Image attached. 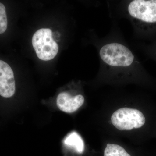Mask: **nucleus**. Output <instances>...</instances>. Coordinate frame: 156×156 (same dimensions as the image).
<instances>
[{"label": "nucleus", "mask_w": 156, "mask_h": 156, "mask_svg": "<svg viewBox=\"0 0 156 156\" xmlns=\"http://www.w3.org/2000/svg\"><path fill=\"white\" fill-rule=\"evenodd\" d=\"M91 44L96 48L99 67L98 76L111 80L150 81L149 75L129 44L117 21H112L108 33L98 36L94 30L90 33Z\"/></svg>", "instance_id": "f257e3e1"}, {"label": "nucleus", "mask_w": 156, "mask_h": 156, "mask_svg": "<svg viewBox=\"0 0 156 156\" xmlns=\"http://www.w3.org/2000/svg\"><path fill=\"white\" fill-rule=\"evenodd\" d=\"M112 21L130 22L133 37L140 42L156 40V0H115L106 2Z\"/></svg>", "instance_id": "f03ea898"}, {"label": "nucleus", "mask_w": 156, "mask_h": 156, "mask_svg": "<svg viewBox=\"0 0 156 156\" xmlns=\"http://www.w3.org/2000/svg\"><path fill=\"white\" fill-rule=\"evenodd\" d=\"M32 43L37 56L41 60H51L58 53V46L53 38L50 29L42 28L37 30L33 36Z\"/></svg>", "instance_id": "7ed1b4c3"}, {"label": "nucleus", "mask_w": 156, "mask_h": 156, "mask_svg": "<svg viewBox=\"0 0 156 156\" xmlns=\"http://www.w3.org/2000/svg\"><path fill=\"white\" fill-rule=\"evenodd\" d=\"M112 124L121 131L139 128L145 124V117L139 110L122 108L117 110L111 117Z\"/></svg>", "instance_id": "20e7f679"}, {"label": "nucleus", "mask_w": 156, "mask_h": 156, "mask_svg": "<svg viewBox=\"0 0 156 156\" xmlns=\"http://www.w3.org/2000/svg\"><path fill=\"white\" fill-rule=\"evenodd\" d=\"M15 82L12 69L8 63L0 60V95L10 98L15 92Z\"/></svg>", "instance_id": "39448f33"}, {"label": "nucleus", "mask_w": 156, "mask_h": 156, "mask_svg": "<svg viewBox=\"0 0 156 156\" xmlns=\"http://www.w3.org/2000/svg\"><path fill=\"white\" fill-rule=\"evenodd\" d=\"M84 101L85 98L81 94L73 95L68 92H63L57 96L56 104L62 111L72 113L80 108Z\"/></svg>", "instance_id": "423d86ee"}, {"label": "nucleus", "mask_w": 156, "mask_h": 156, "mask_svg": "<svg viewBox=\"0 0 156 156\" xmlns=\"http://www.w3.org/2000/svg\"><path fill=\"white\" fill-rule=\"evenodd\" d=\"M133 46L137 50L156 62V40L150 43L136 41L133 43Z\"/></svg>", "instance_id": "0eeeda50"}, {"label": "nucleus", "mask_w": 156, "mask_h": 156, "mask_svg": "<svg viewBox=\"0 0 156 156\" xmlns=\"http://www.w3.org/2000/svg\"><path fill=\"white\" fill-rule=\"evenodd\" d=\"M64 143L66 145L74 149L78 153L81 154L84 151L83 140L75 131H73L69 134L64 140Z\"/></svg>", "instance_id": "6e6552de"}, {"label": "nucleus", "mask_w": 156, "mask_h": 156, "mask_svg": "<svg viewBox=\"0 0 156 156\" xmlns=\"http://www.w3.org/2000/svg\"><path fill=\"white\" fill-rule=\"evenodd\" d=\"M104 156H131L121 146L108 144Z\"/></svg>", "instance_id": "1a4fd4ad"}, {"label": "nucleus", "mask_w": 156, "mask_h": 156, "mask_svg": "<svg viewBox=\"0 0 156 156\" xmlns=\"http://www.w3.org/2000/svg\"><path fill=\"white\" fill-rule=\"evenodd\" d=\"M8 27V19L5 5L0 3V34L5 33Z\"/></svg>", "instance_id": "9d476101"}]
</instances>
